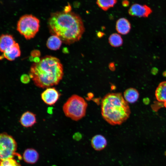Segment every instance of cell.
<instances>
[{
  "label": "cell",
  "mask_w": 166,
  "mask_h": 166,
  "mask_svg": "<svg viewBox=\"0 0 166 166\" xmlns=\"http://www.w3.org/2000/svg\"><path fill=\"white\" fill-rule=\"evenodd\" d=\"M131 28V24L129 21L126 18H121L116 22V28L119 33L122 35L128 34Z\"/></svg>",
  "instance_id": "30bf717a"
},
{
  "label": "cell",
  "mask_w": 166,
  "mask_h": 166,
  "mask_svg": "<svg viewBox=\"0 0 166 166\" xmlns=\"http://www.w3.org/2000/svg\"><path fill=\"white\" fill-rule=\"evenodd\" d=\"M19 121L24 127H31L36 122V115L31 112L27 111L22 115Z\"/></svg>",
  "instance_id": "9c48e42d"
},
{
  "label": "cell",
  "mask_w": 166,
  "mask_h": 166,
  "mask_svg": "<svg viewBox=\"0 0 166 166\" xmlns=\"http://www.w3.org/2000/svg\"><path fill=\"white\" fill-rule=\"evenodd\" d=\"M21 81L24 83L26 84L30 81L29 77L26 75H23L22 76L21 78Z\"/></svg>",
  "instance_id": "44dd1931"
},
{
  "label": "cell",
  "mask_w": 166,
  "mask_h": 166,
  "mask_svg": "<svg viewBox=\"0 0 166 166\" xmlns=\"http://www.w3.org/2000/svg\"><path fill=\"white\" fill-rule=\"evenodd\" d=\"M17 148V143L13 137L6 132L0 135L1 160L13 158Z\"/></svg>",
  "instance_id": "8992f818"
},
{
  "label": "cell",
  "mask_w": 166,
  "mask_h": 166,
  "mask_svg": "<svg viewBox=\"0 0 166 166\" xmlns=\"http://www.w3.org/2000/svg\"><path fill=\"white\" fill-rule=\"evenodd\" d=\"M21 51L18 44L16 43L13 46L6 49L3 53L2 56L9 61H13L19 57Z\"/></svg>",
  "instance_id": "8fae6325"
},
{
  "label": "cell",
  "mask_w": 166,
  "mask_h": 166,
  "mask_svg": "<svg viewBox=\"0 0 166 166\" xmlns=\"http://www.w3.org/2000/svg\"><path fill=\"white\" fill-rule=\"evenodd\" d=\"M152 12L151 9L147 5L136 3L132 5L128 11L130 15L140 17H147Z\"/></svg>",
  "instance_id": "ba28073f"
},
{
  "label": "cell",
  "mask_w": 166,
  "mask_h": 166,
  "mask_svg": "<svg viewBox=\"0 0 166 166\" xmlns=\"http://www.w3.org/2000/svg\"><path fill=\"white\" fill-rule=\"evenodd\" d=\"M87 106V103L82 97L73 94L64 104L62 109L66 117L77 121L85 116Z\"/></svg>",
  "instance_id": "277c9868"
},
{
  "label": "cell",
  "mask_w": 166,
  "mask_h": 166,
  "mask_svg": "<svg viewBox=\"0 0 166 166\" xmlns=\"http://www.w3.org/2000/svg\"><path fill=\"white\" fill-rule=\"evenodd\" d=\"M139 95L138 92L136 89L130 88L125 90L124 93L123 97L128 103H132L137 101Z\"/></svg>",
  "instance_id": "9a60e30c"
},
{
  "label": "cell",
  "mask_w": 166,
  "mask_h": 166,
  "mask_svg": "<svg viewBox=\"0 0 166 166\" xmlns=\"http://www.w3.org/2000/svg\"><path fill=\"white\" fill-rule=\"evenodd\" d=\"M117 2V0H97V3L101 9L106 11L110 8L113 7Z\"/></svg>",
  "instance_id": "d6986e66"
},
{
  "label": "cell",
  "mask_w": 166,
  "mask_h": 166,
  "mask_svg": "<svg viewBox=\"0 0 166 166\" xmlns=\"http://www.w3.org/2000/svg\"><path fill=\"white\" fill-rule=\"evenodd\" d=\"M60 94L54 88H47L41 94L42 101L46 104L50 105H54L58 100Z\"/></svg>",
  "instance_id": "52a82bcc"
},
{
  "label": "cell",
  "mask_w": 166,
  "mask_h": 166,
  "mask_svg": "<svg viewBox=\"0 0 166 166\" xmlns=\"http://www.w3.org/2000/svg\"><path fill=\"white\" fill-rule=\"evenodd\" d=\"M40 21L36 17L31 14L22 16L17 25V30L27 40L33 38L38 32Z\"/></svg>",
  "instance_id": "5b68a950"
},
{
  "label": "cell",
  "mask_w": 166,
  "mask_h": 166,
  "mask_svg": "<svg viewBox=\"0 0 166 166\" xmlns=\"http://www.w3.org/2000/svg\"><path fill=\"white\" fill-rule=\"evenodd\" d=\"M109 42L110 45L114 47L120 46L122 45L123 43L121 36L117 33L113 34L109 36Z\"/></svg>",
  "instance_id": "ac0fdd59"
},
{
  "label": "cell",
  "mask_w": 166,
  "mask_h": 166,
  "mask_svg": "<svg viewBox=\"0 0 166 166\" xmlns=\"http://www.w3.org/2000/svg\"><path fill=\"white\" fill-rule=\"evenodd\" d=\"M48 23L52 34L58 36L66 44L79 41L85 30L81 17L70 11L52 13Z\"/></svg>",
  "instance_id": "6da1fadb"
},
{
  "label": "cell",
  "mask_w": 166,
  "mask_h": 166,
  "mask_svg": "<svg viewBox=\"0 0 166 166\" xmlns=\"http://www.w3.org/2000/svg\"><path fill=\"white\" fill-rule=\"evenodd\" d=\"M155 95L156 100L163 102L166 107V81L159 84L156 90Z\"/></svg>",
  "instance_id": "5bb4252c"
},
{
  "label": "cell",
  "mask_w": 166,
  "mask_h": 166,
  "mask_svg": "<svg viewBox=\"0 0 166 166\" xmlns=\"http://www.w3.org/2000/svg\"><path fill=\"white\" fill-rule=\"evenodd\" d=\"M16 43L13 36L9 34H2L0 39V49L4 53Z\"/></svg>",
  "instance_id": "7c38bea8"
},
{
  "label": "cell",
  "mask_w": 166,
  "mask_h": 166,
  "mask_svg": "<svg viewBox=\"0 0 166 166\" xmlns=\"http://www.w3.org/2000/svg\"><path fill=\"white\" fill-rule=\"evenodd\" d=\"M39 157L38 152L33 148L26 149L23 154L24 160L29 164H34L38 160Z\"/></svg>",
  "instance_id": "2e32d148"
},
{
  "label": "cell",
  "mask_w": 166,
  "mask_h": 166,
  "mask_svg": "<svg viewBox=\"0 0 166 166\" xmlns=\"http://www.w3.org/2000/svg\"><path fill=\"white\" fill-rule=\"evenodd\" d=\"M91 145L96 150H101L105 148L107 144V141L103 136L97 134L94 136L91 140Z\"/></svg>",
  "instance_id": "4fadbf2b"
},
{
  "label": "cell",
  "mask_w": 166,
  "mask_h": 166,
  "mask_svg": "<svg viewBox=\"0 0 166 166\" xmlns=\"http://www.w3.org/2000/svg\"><path fill=\"white\" fill-rule=\"evenodd\" d=\"M101 111L103 119L113 125L121 124L130 114L128 103L120 93H109L105 95L101 101Z\"/></svg>",
  "instance_id": "3957f363"
},
{
  "label": "cell",
  "mask_w": 166,
  "mask_h": 166,
  "mask_svg": "<svg viewBox=\"0 0 166 166\" xmlns=\"http://www.w3.org/2000/svg\"><path fill=\"white\" fill-rule=\"evenodd\" d=\"M0 166H21L17 161L13 158L5 159L0 161Z\"/></svg>",
  "instance_id": "ffe728a7"
},
{
  "label": "cell",
  "mask_w": 166,
  "mask_h": 166,
  "mask_svg": "<svg viewBox=\"0 0 166 166\" xmlns=\"http://www.w3.org/2000/svg\"><path fill=\"white\" fill-rule=\"evenodd\" d=\"M64 75L62 65L57 58L46 56L31 65L30 77L37 87L44 89L57 85Z\"/></svg>",
  "instance_id": "7a4b0ae2"
},
{
  "label": "cell",
  "mask_w": 166,
  "mask_h": 166,
  "mask_svg": "<svg viewBox=\"0 0 166 166\" xmlns=\"http://www.w3.org/2000/svg\"><path fill=\"white\" fill-rule=\"evenodd\" d=\"M62 42L61 40L58 36L53 35L48 39L46 45L49 49L56 50L59 49Z\"/></svg>",
  "instance_id": "e0dca14e"
}]
</instances>
